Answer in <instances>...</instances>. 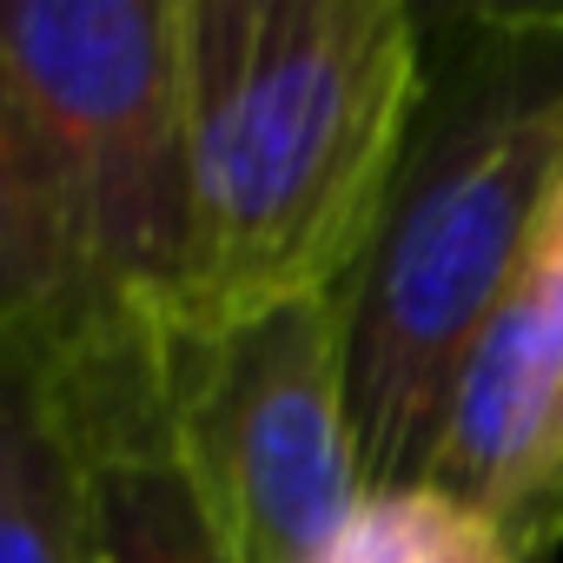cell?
<instances>
[{
  "label": "cell",
  "instance_id": "7",
  "mask_svg": "<svg viewBox=\"0 0 563 563\" xmlns=\"http://www.w3.org/2000/svg\"><path fill=\"white\" fill-rule=\"evenodd\" d=\"M0 563H93L60 339H0Z\"/></svg>",
  "mask_w": 563,
  "mask_h": 563
},
{
  "label": "cell",
  "instance_id": "9",
  "mask_svg": "<svg viewBox=\"0 0 563 563\" xmlns=\"http://www.w3.org/2000/svg\"><path fill=\"white\" fill-rule=\"evenodd\" d=\"M325 563H523V550L484 510L444 497L438 484H398L365 490Z\"/></svg>",
  "mask_w": 563,
  "mask_h": 563
},
{
  "label": "cell",
  "instance_id": "1",
  "mask_svg": "<svg viewBox=\"0 0 563 563\" xmlns=\"http://www.w3.org/2000/svg\"><path fill=\"white\" fill-rule=\"evenodd\" d=\"M563 192V8L424 14V93L345 286V405L372 490L418 484L444 398Z\"/></svg>",
  "mask_w": 563,
  "mask_h": 563
},
{
  "label": "cell",
  "instance_id": "8",
  "mask_svg": "<svg viewBox=\"0 0 563 563\" xmlns=\"http://www.w3.org/2000/svg\"><path fill=\"white\" fill-rule=\"evenodd\" d=\"M93 312L54 159L0 67V339H67Z\"/></svg>",
  "mask_w": 563,
  "mask_h": 563
},
{
  "label": "cell",
  "instance_id": "10",
  "mask_svg": "<svg viewBox=\"0 0 563 563\" xmlns=\"http://www.w3.org/2000/svg\"><path fill=\"white\" fill-rule=\"evenodd\" d=\"M523 286L537 292V306H543V319L556 332V352H563V192H556V206L543 219V239H537V258L523 272Z\"/></svg>",
  "mask_w": 563,
  "mask_h": 563
},
{
  "label": "cell",
  "instance_id": "2",
  "mask_svg": "<svg viewBox=\"0 0 563 563\" xmlns=\"http://www.w3.org/2000/svg\"><path fill=\"white\" fill-rule=\"evenodd\" d=\"M192 272L173 325L345 292L424 93L405 0H186Z\"/></svg>",
  "mask_w": 563,
  "mask_h": 563
},
{
  "label": "cell",
  "instance_id": "3",
  "mask_svg": "<svg viewBox=\"0 0 563 563\" xmlns=\"http://www.w3.org/2000/svg\"><path fill=\"white\" fill-rule=\"evenodd\" d=\"M0 67L54 159L93 312L173 325L192 272L186 0H0Z\"/></svg>",
  "mask_w": 563,
  "mask_h": 563
},
{
  "label": "cell",
  "instance_id": "5",
  "mask_svg": "<svg viewBox=\"0 0 563 563\" xmlns=\"http://www.w3.org/2000/svg\"><path fill=\"white\" fill-rule=\"evenodd\" d=\"M60 398L93 563H232L173 444L166 325L153 312H87L60 339Z\"/></svg>",
  "mask_w": 563,
  "mask_h": 563
},
{
  "label": "cell",
  "instance_id": "6",
  "mask_svg": "<svg viewBox=\"0 0 563 563\" xmlns=\"http://www.w3.org/2000/svg\"><path fill=\"white\" fill-rule=\"evenodd\" d=\"M418 484L484 510L523 563H550L563 543V352L530 286L477 332Z\"/></svg>",
  "mask_w": 563,
  "mask_h": 563
},
{
  "label": "cell",
  "instance_id": "4",
  "mask_svg": "<svg viewBox=\"0 0 563 563\" xmlns=\"http://www.w3.org/2000/svg\"><path fill=\"white\" fill-rule=\"evenodd\" d=\"M166 418L232 563H325L372 490L345 405V292L166 325Z\"/></svg>",
  "mask_w": 563,
  "mask_h": 563
}]
</instances>
